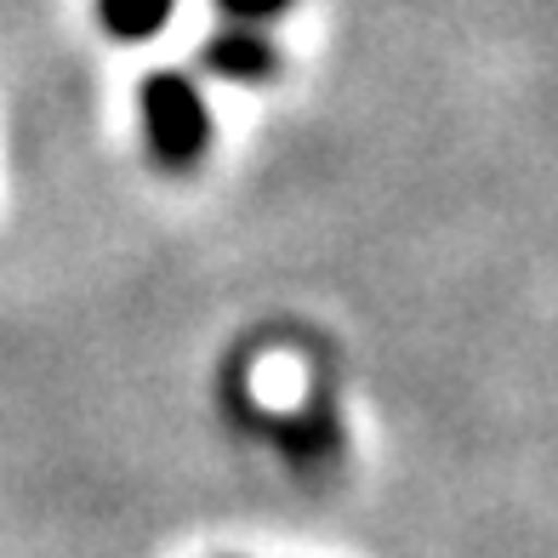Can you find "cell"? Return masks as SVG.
Segmentation results:
<instances>
[{"instance_id": "4", "label": "cell", "mask_w": 558, "mask_h": 558, "mask_svg": "<svg viewBox=\"0 0 558 558\" xmlns=\"http://www.w3.org/2000/svg\"><path fill=\"white\" fill-rule=\"evenodd\" d=\"M286 7L291 0H217L222 23H245V29H263V23H274Z\"/></svg>"}, {"instance_id": "1", "label": "cell", "mask_w": 558, "mask_h": 558, "mask_svg": "<svg viewBox=\"0 0 558 558\" xmlns=\"http://www.w3.org/2000/svg\"><path fill=\"white\" fill-rule=\"evenodd\" d=\"M137 120H143V143L166 171H189L199 166L211 143V114H206V92L194 74L183 69H155L137 86Z\"/></svg>"}, {"instance_id": "3", "label": "cell", "mask_w": 558, "mask_h": 558, "mask_svg": "<svg viewBox=\"0 0 558 558\" xmlns=\"http://www.w3.org/2000/svg\"><path fill=\"white\" fill-rule=\"evenodd\" d=\"M177 0H97V23L114 35V40H148L171 23Z\"/></svg>"}, {"instance_id": "2", "label": "cell", "mask_w": 558, "mask_h": 558, "mask_svg": "<svg viewBox=\"0 0 558 558\" xmlns=\"http://www.w3.org/2000/svg\"><path fill=\"white\" fill-rule=\"evenodd\" d=\"M206 69L222 74V81H234V86H257L274 74V46L263 29H245V23H222V29L206 40Z\"/></svg>"}]
</instances>
